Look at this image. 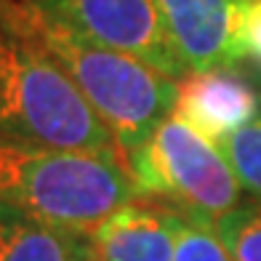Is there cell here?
<instances>
[{
    "label": "cell",
    "instance_id": "5",
    "mask_svg": "<svg viewBox=\"0 0 261 261\" xmlns=\"http://www.w3.org/2000/svg\"><path fill=\"white\" fill-rule=\"evenodd\" d=\"M48 16L99 45L136 56L158 72L179 80L187 75L163 24L155 0H30Z\"/></svg>",
    "mask_w": 261,
    "mask_h": 261
},
{
    "label": "cell",
    "instance_id": "9",
    "mask_svg": "<svg viewBox=\"0 0 261 261\" xmlns=\"http://www.w3.org/2000/svg\"><path fill=\"white\" fill-rule=\"evenodd\" d=\"M0 261H96L93 240L0 203Z\"/></svg>",
    "mask_w": 261,
    "mask_h": 261
},
{
    "label": "cell",
    "instance_id": "12",
    "mask_svg": "<svg viewBox=\"0 0 261 261\" xmlns=\"http://www.w3.org/2000/svg\"><path fill=\"white\" fill-rule=\"evenodd\" d=\"M173 261H232L213 224L179 216Z\"/></svg>",
    "mask_w": 261,
    "mask_h": 261
},
{
    "label": "cell",
    "instance_id": "7",
    "mask_svg": "<svg viewBox=\"0 0 261 261\" xmlns=\"http://www.w3.org/2000/svg\"><path fill=\"white\" fill-rule=\"evenodd\" d=\"M173 115L219 147L261 115V96L251 83L229 69L195 72L179 86Z\"/></svg>",
    "mask_w": 261,
    "mask_h": 261
},
{
    "label": "cell",
    "instance_id": "4",
    "mask_svg": "<svg viewBox=\"0 0 261 261\" xmlns=\"http://www.w3.org/2000/svg\"><path fill=\"white\" fill-rule=\"evenodd\" d=\"M125 158L139 195L160 197L184 219L216 224L240 205L243 187L224 152L176 115Z\"/></svg>",
    "mask_w": 261,
    "mask_h": 261
},
{
    "label": "cell",
    "instance_id": "11",
    "mask_svg": "<svg viewBox=\"0 0 261 261\" xmlns=\"http://www.w3.org/2000/svg\"><path fill=\"white\" fill-rule=\"evenodd\" d=\"M243 189L261 197V115L219 144Z\"/></svg>",
    "mask_w": 261,
    "mask_h": 261
},
{
    "label": "cell",
    "instance_id": "8",
    "mask_svg": "<svg viewBox=\"0 0 261 261\" xmlns=\"http://www.w3.org/2000/svg\"><path fill=\"white\" fill-rule=\"evenodd\" d=\"M176 227L179 213L136 200L91 234L96 261H173Z\"/></svg>",
    "mask_w": 261,
    "mask_h": 261
},
{
    "label": "cell",
    "instance_id": "6",
    "mask_svg": "<svg viewBox=\"0 0 261 261\" xmlns=\"http://www.w3.org/2000/svg\"><path fill=\"white\" fill-rule=\"evenodd\" d=\"M187 72L229 69L245 56L243 19L248 0H155Z\"/></svg>",
    "mask_w": 261,
    "mask_h": 261
},
{
    "label": "cell",
    "instance_id": "13",
    "mask_svg": "<svg viewBox=\"0 0 261 261\" xmlns=\"http://www.w3.org/2000/svg\"><path fill=\"white\" fill-rule=\"evenodd\" d=\"M243 45H245V56H251L261 67V0H248L245 3Z\"/></svg>",
    "mask_w": 261,
    "mask_h": 261
},
{
    "label": "cell",
    "instance_id": "3",
    "mask_svg": "<svg viewBox=\"0 0 261 261\" xmlns=\"http://www.w3.org/2000/svg\"><path fill=\"white\" fill-rule=\"evenodd\" d=\"M0 139L72 152H123L69 75L3 16Z\"/></svg>",
    "mask_w": 261,
    "mask_h": 261
},
{
    "label": "cell",
    "instance_id": "2",
    "mask_svg": "<svg viewBox=\"0 0 261 261\" xmlns=\"http://www.w3.org/2000/svg\"><path fill=\"white\" fill-rule=\"evenodd\" d=\"M139 197L125 152H72L0 139V203L27 216L91 237Z\"/></svg>",
    "mask_w": 261,
    "mask_h": 261
},
{
    "label": "cell",
    "instance_id": "1",
    "mask_svg": "<svg viewBox=\"0 0 261 261\" xmlns=\"http://www.w3.org/2000/svg\"><path fill=\"white\" fill-rule=\"evenodd\" d=\"M0 16L32 38L69 75L125 155L173 115L179 83L155 67L83 38L30 0H0Z\"/></svg>",
    "mask_w": 261,
    "mask_h": 261
},
{
    "label": "cell",
    "instance_id": "10",
    "mask_svg": "<svg viewBox=\"0 0 261 261\" xmlns=\"http://www.w3.org/2000/svg\"><path fill=\"white\" fill-rule=\"evenodd\" d=\"M213 229L232 261H261V205H237Z\"/></svg>",
    "mask_w": 261,
    "mask_h": 261
}]
</instances>
